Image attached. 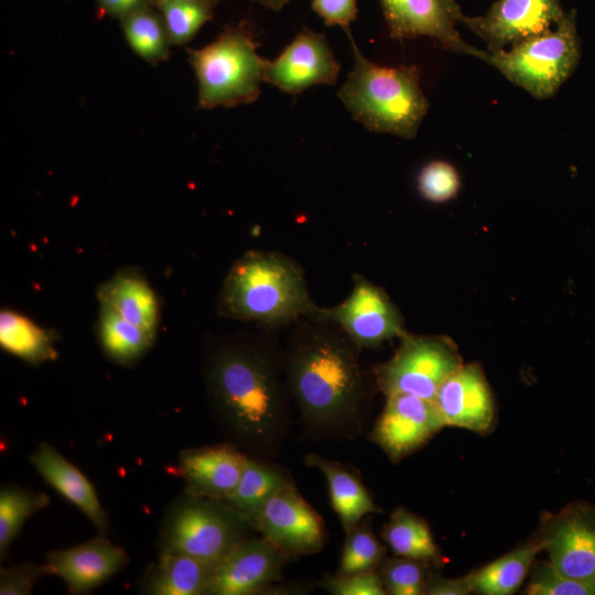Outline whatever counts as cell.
<instances>
[{
	"label": "cell",
	"instance_id": "cb8c5ba5",
	"mask_svg": "<svg viewBox=\"0 0 595 595\" xmlns=\"http://www.w3.org/2000/svg\"><path fill=\"white\" fill-rule=\"evenodd\" d=\"M542 551L540 543L533 538L501 558L474 570L466 575L472 593L482 595H510L524 581Z\"/></svg>",
	"mask_w": 595,
	"mask_h": 595
},
{
	"label": "cell",
	"instance_id": "5bb4252c",
	"mask_svg": "<svg viewBox=\"0 0 595 595\" xmlns=\"http://www.w3.org/2000/svg\"><path fill=\"white\" fill-rule=\"evenodd\" d=\"M444 425L432 400L407 393L386 397L385 408L368 435L392 462L426 443Z\"/></svg>",
	"mask_w": 595,
	"mask_h": 595
},
{
	"label": "cell",
	"instance_id": "484cf974",
	"mask_svg": "<svg viewBox=\"0 0 595 595\" xmlns=\"http://www.w3.org/2000/svg\"><path fill=\"white\" fill-rule=\"evenodd\" d=\"M290 470L273 461L249 457L234 491L224 498L226 506L248 519L288 480Z\"/></svg>",
	"mask_w": 595,
	"mask_h": 595
},
{
	"label": "cell",
	"instance_id": "9a60e30c",
	"mask_svg": "<svg viewBox=\"0 0 595 595\" xmlns=\"http://www.w3.org/2000/svg\"><path fill=\"white\" fill-rule=\"evenodd\" d=\"M290 559L263 537L241 540L215 570L207 595H252L282 578Z\"/></svg>",
	"mask_w": 595,
	"mask_h": 595
},
{
	"label": "cell",
	"instance_id": "ffe728a7",
	"mask_svg": "<svg viewBox=\"0 0 595 595\" xmlns=\"http://www.w3.org/2000/svg\"><path fill=\"white\" fill-rule=\"evenodd\" d=\"M30 462L51 487L89 519L100 534L108 532L109 519L93 484L57 448L43 442Z\"/></svg>",
	"mask_w": 595,
	"mask_h": 595
},
{
	"label": "cell",
	"instance_id": "4fadbf2b",
	"mask_svg": "<svg viewBox=\"0 0 595 595\" xmlns=\"http://www.w3.org/2000/svg\"><path fill=\"white\" fill-rule=\"evenodd\" d=\"M564 17L560 0H497L484 15L464 14L462 23L494 52L542 34Z\"/></svg>",
	"mask_w": 595,
	"mask_h": 595
},
{
	"label": "cell",
	"instance_id": "44dd1931",
	"mask_svg": "<svg viewBox=\"0 0 595 595\" xmlns=\"http://www.w3.org/2000/svg\"><path fill=\"white\" fill-rule=\"evenodd\" d=\"M99 305L107 306L127 321L156 335L160 318L158 296L137 267L118 270L97 288Z\"/></svg>",
	"mask_w": 595,
	"mask_h": 595
},
{
	"label": "cell",
	"instance_id": "ab89813d",
	"mask_svg": "<svg viewBox=\"0 0 595 595\" xmlns=\"http://www.w3.org/2000/svg\"><path fill=\"white\" fill-rule=\"evenodd\" d=\"M95 2L102 14L118 20L153 6V0H95Z\"/></svg>",
	"mask_w": 595,
	"mask_h": 595
},
{
	"label": "cell",
	"instance_id": "e575fe53",
	"mask_svg": "<svg viewBox=\"0 0 595 595\" xmlns=\"http://www.w3.org/2000/svg\"><path fill=\"white\" fill-rule=\"evenodd\" d=\"M459 186L461 180L456 169L444 161L428 163L418 176L420 194L433 203H443L454 198Z\"/></svg>",
	"mask_w": 595,
	"mask_h": 595
},
{
	"label": "cell",
	"instance_id": "8d00e7d4",
	"mask_svg": "<svg viewBox=\"0 0 595 595\" xmlns=\"http://www.w3.org/2000/svg\"><path fill=\"white\" fill-rule=\"evenodd\" d=\"M47 574L45 563L25 562L1 569L0 595H29L36 582Z\"/></svg>",
	"mask_w": 595,
	"mask_h": 595
},
{
	"label": "cell",
	"instance_id": "f35d334b",
	"mask_svg": "<svg viewBox=\"0 0 595 595\" xmlns=\"http://www.w3.org/2000/svg\"><path fill=\"white\" fill-rule=\"evenodd\" d=\"M466 576L461 578H446L436 572H431L428 577L425 594L428 595H467L470 594Z\"/></svg>",
	"mask_w": 595,
	"mask_h": 595
},
{
	"label": "cell",
	"instance_id": "d590c367",
	"mask_svg": "<svg viewBox=\"0 0 595 595\" xmlns=\"http://www.w3.org/2000/svg\"><path fill=\"white\" fill-rule=\"evenodd\" d=\"M320 585L332 595H385L387 594L377 571L326 575Z\"/></svg>",
	"mask_w": 595,
	"mask_h": 595
},
{
	"label": "cell",
	"instance_id": "1f68e13d",
	"mask_svg": "<svg viewBox=\"0 0 595 595\" xmlns=\"http://www.w3.org/2000/svg\"><path fill=\"white\" fill-rule=\"evenodd\" d=\"M154 6L163 18L172 45L190 42L214 14L212 8L185 0H158Z\"/></svg>",
	"mask_w": 595,
	"mask_h": 595
},
{
	"label": "cell",
	"instance_id": "d4e9b609",
	"mask_svg": "<svg viewBox=\"0 0 595 595\" xmlns=\"http://www.w3.org/2000/svg\"><path fill=\"white\" fill-rule=\"evenodd\" d=\"M96 328L105 355L111 361L125 367L137 364L155 340L154 334L104 305H99Z\"/></svg>",
	"mask_w": 595,
	"mask_h": 595
},
{
	"label": "cell",
	"instance_id": "7c38bea8",
	"mask_svg": "<svg viewBox=\"0 0 595 595\" xmlns=\"http://www.w3.org/2000/svg\"><path fill=\"white\" fill-rule=\"evenodd\" d=\"M393 40L429 36L445 50L483 58L485 51L466 43L456 30L464 13L455 0H379Z\"/></svg>",
	"mask_w": 595,
	"mask_h": 595
},
{
	"label": "cell",
	"instance_id": "7402d4cb",
	"mask_svg": "<svg viewBox=\"0 0 595 595\" xmlns=\"http://www.w3.org/2000/svg\"><path fill=\"white\" fill-rule=\"evenodd\" d=\"M304 464L317 468L325 476L332 507L345 532L354 529L366 516L379 512L355 469L314 453L305 455Z\"/></svg>",
	"mask_w": 595,
	"mask_h": 595
},
{
	"label": "cell",
	"instance_id": "e0dca14e",
	"mask_svg": "<svg viewBox=\"0 0 595 595\" xmlns=\"http://www.w3.org/2000/svg\"><path fill=\"white\" fill-rule=\"evenodd\" d=\"M444 425L477 433L488 432L495 419V402L479 365H462L439 387L433 399Z\"/></svg>",
	"mask_w": 595,
	"mask_h": 595
},
{
	"label": "cell",
	"instance_id": "3957f363",
	"mask_svg": "<svg viewBox=\"0 0 595 595\" xmlns=\"http://www.w3.org/2000/svg\"><path fill=\"white\" fill-rule=\"evenodd\" d=\"M217 314L274 331L311 315L304 271L293 258L269 250H248L228 270L217 299Z\"/></svg>",
	"mask_w": 595,
	"mask_h": 595
},
{
	"label": "cell",
	"instance_id": "d6a6232c",
	"mask_svg": "<svg viewBox=\"0 0 595 595\" xmlns=\"http://www.w3.org/2000/svg\"><path fill=\"white\" fill-rule=\"evenodd\" d=\"M429 564L409 558L385 559L379 566V575L387 594L422 595L430 574Z\"/></svg>",
	"mask_w": 595,
	"mask_h": 595
},
{
	"label": "cell",
	"instance_id": "9c48e42d",
	"mask_svg": "<svg viewBox=\"0 0 595 595\" xmlns=\"http://www.w3.org/2000/svg\"><path fill=\"white\" fill-rule=\"evenodd\" d=\"M249 522L252 530L290 560L321 552L327 538L322 517L299 493L293 478L283 484Z\"/></svg>",
	"mask_w": 595,
	"mask_h": 595
},
{
	"label": "cell",
	"instance_id": "603a6c76",
	"mask_svg": "<svg viewBox=\"0 0 595 595\" xmlns=\"http://www.w3.org/2000/svg\"><path fill=\"white\" fill-rule=\"evenodd\" d=\"M218 562L184 554L160 553L140 580L149 595H207Z\"/></svg>",
	"mask_w": 595,
	"mask_h": 595
},
{
	"label": "cell",
	"instance_id": "f546056e",
	"mask_svg": "<svg viewBox=\"0 0 595 595\" xmlns=\"http://www.w3.org/2000/svg\"><path fill=\"white\" fill-rule=\"evenodd\" d=\"M50 504V497L17 485L0 490V555L4 558L24 522Z\"/></svg>",
	"mask_w": 595,
	"mask_h": 595
},
{
	"label": "cell",
	"instance_id": "74e56055",
	"mask_svg": "<svg viewBox=\"0 0 595 595\" xmlns=\"http://www.w3.org/2000/svg\"><path fill=\"white\" fill-rule=\"evenodd\" d=\"M312 8L327 25L342 26L346 32L358 12L356 0H312Z\"/></svg>",
	"mask_w": 595,
	"mask_h": 595
},
{
	"label": "cell",
	"instance_id": "83f0119b",
	"mask_svg": "<svg viewBox=\"0 0 595 595\" xmlns=\"http://www.w3.org/2000/svg\"><path fill=\"white\" fill-rule=\"evenodd\" d=\"M0 345L6 351L31 365L57 357L53 334L11 310L0 313Z\"/></svg>",
	"mask_w": 595,
	"mask_h": 595
},
{
	"label": "cell",
	"instance_id": "b9f144b4",
	"mask_svg": "<svg viewBox=\"0 0 595 595\" xmlns=\"http://www.w3.org/2000/svg\"><path fill=\"white\" fill-rule=\"evenodd\" d=\"M155 1H158V0H153V6H154ZM185 1L199 3V4H203V6H206L208 8L214 9L219 3L220 0H185Z\"/></svg>",
	"mask_w": 595,
	"mask_h": 595
},
{
	"label": "cell",
	"instance_id": "d6986e66",
	"mask_svg": "<svg viewBox=\"0 0 595 595\" xmlns=\"http://www.w3.org/2000/svg\"><path fill=\"white\" fill-rule=\"evenodd\" d=\"M247 458L240 450L225 442L182 451L178 470L186 490L223 500L238 485Z\"/></svg>",
	"mask_w": 595,
	"mask_h": 595
},
{
	"label": "cell",
	"instance_id": "6da1fadb",
	"mask_svg": "<svg viewBox=\"0 0 595 595\" xmlns=\"http://www.w3.org/2000/svg\"><path fill=\"white\" fill-rule=\"evenodd\" d=\"M270 332L207 334L202 347L207 403L226 442L264 461L279 455L293 403L282 348Z\"/></svg>",
	"mask_w": 595,
	"mask_h": 595
},
{
	"label": "cell",
	"instance_id": "8fae6325",
	"mask_svg": "<svg viewBox=\"0 0 595 595\" xmlns=\"http://www.w3.org/2000/svg\"><path fill=\"white\" fill-rule=\"evenodd\" d=\"M562 574L595 585V509L584 502L544 515L534 538Z\"/></svg>",
	"mask_w": 595,
	"mask_h": 595
},
{
	"label": "cell",
	"instance_id": "836d02e7",
	"mask_svg": "<svg viewBox=\"0 0 595 595\" xmlns=\"http://www.w3.org/2000/svg\"><path fill=\"white\" fill-rule=\"evenodd\" d=\"M526 594L595 595V585L560 573L550 562H539L531 567V577Z\"/></svg>",
	"mask_w": 595,
	"mask_h": 595
},
{
	"label": "cell",
	"instance_id": "8992f818",
	"mask_svg": "<svg viewBox=\"0 0 595 595\" xmlns=\"http://www.w3.org/2000/svg\"><path fill=\"white\" fill-rule=\"evenodd\" d=\"M252 527L223 501L186 489L166 509L159 533L160 553H174L219 562Z\"/></svg>",
	"mask_w": 595,
	"mask_h": 595
},
{
	"label": "cell",
	"instance_id": "ac0fdd59",
	"mask_svg": "<svg viewBox=\"0 0 595 595\" xmlns=\"http://www.w3.org/2000/svg\"><path fill=\"white\" fill-rule=\"evenodd\" d=\"M44 563L48 573L61 577L72 594L80 595L122 571L129 555L123 548L100 536L68 549L53 550Z\"/></svg>",
	"mask_w": 595,
	"mask_h": 595
},
{
	"label": "cell",
	"instance_id": "30bf717a",
	"mask_svg": "<svg viewBox=\"0 0 595 595\" xmlns=\"http://www.w3.org/2000/svg\"><path fill=\"white\" fill-rule=\"evenodd\" d=\"M309 316L336 324L360 349L377 348L404 333V321L387 292L359 273L353 274V289L339 304L316 306Z\"/></svg>",
	"mask_w": 595,
	"mask_h": 595
},
{
	"label": "cell",
	"instance_id": "52a82bcc",
	"mask_svg": "<svg viewBox=\"0 0 595 595\" xmlns=\"http://www.w3.org/2000/svg\"><path fill=\"white\" fill-rule=\"evenodd\" d=\"M581 56L574 13L542 34L510 48L485 51L483 61L534 98L554 96L572 75Z\"/></svg>",
	"mask_w": 595,
	"mask_h": 595
},
{
	"label": "cell",
	"instance_id": "f1b7e54d",
	"mask_svg": "<svg viewBox=\"0 0 595 595\" xmlns=\"http://www.w3.org/2000/svg\"><path fill=\"white\" fill-rule=\"evenodd\" d=\"M119 21L127 43L139 57L152 65L170 57L172 44L160 12L148 7Z\"/></svg>",
	"mask_w": 595,
	"mask_h": 595
},
{
	"label": "cell",
	"instance_id": "60d3db41",
	"mask_svg": "<svg viewBox=\"0 0 595 595\" xmlns=\"http://www.w3.org/2000/svg\"><path fill=\"white\" fill-rule=\"evenodd\" d=\"M255 1L275 11L281 10L289 2V0H255Z\"/></svg>",
	"mask_w": 595,
	"mask_h": 595
},
{
	"label": "cell",
	"instance_id": "5b68a950",
	"mask_svg": "<svg viewBox=\"0 0 595 595\" xmlns=\"http://www.w3.org/2000/svg\"><path fill=\"white\" fill-rule=\"evenodd\" d=\"M260 44L246 22L227 25L201 48H186L194 69L201 109L251 104L261 93L268 60L257 53Z\"/></svg>",
	"mask_w": 595,
	"mask_h": 595
},
{
	"label": "cell",
	"instance_id": "2e32d148",
	"mask_svg": "<svg viewBox=\"0 0 595 595\" xmlns=\"http://www.w3.org/2000/svg\"><path fill=\"white\" fill-rule=\"evenodd\" d=\"M339 71L325 35L305 28L275 60H268L264 83L298 95L314 85H334Z\"/></svg>",
	"mask_w": 595,
	"mask_h": 595
},
{
	"label": "cell",
	"instance_id": "ba28073f",
	"mask_svg": "<svg viewBox=\"0 0 595 595\" xmlns=\"http://www.w3.org/2000/svg\"><path fill=\"white\" fill-rule=\"evenodd\" d=\"M462 365L457 347L448 337L405 332L394 355L375 366L372 372L385 397L407 393L433 401L442 382Z\"/></svg>",
	"mask_w": 595,
	"mask_h": 595
},
{
	"label": "cell",
	"instance_id": "277c9868",
	"mask_svg": "<svg viewBox=\"0 0 595 595\" xmlns=\"http://www.w3.org/2000/svg\"><path fill=\"white\" fill-rule=\"evenodd\" d=\"M347 33L355 63L338 97L367 130L414 139L430 108L418 67L375 64Z\"/></svg>",
	"mask_w": 595,
	"mask_h": 595
},
{
	"label": "cell",
	"instance_id": "4dcf8cb0",
	"mask_svg": "<svg viewBox=\"0 0 595 595\" xmlns=\"http://www.w3.org/2000/svg\"><path fill=\"white\" fill-rule=\"evenodd\" d=\"M386 559V548L376 538L367 521L346 532L344 549L336 574L377 571Z\"/></svg>",
	"mask_w": 595,
	"mask_h": 595
},
{
	"label": "cell",
	"instance_id": "7a4b0ae2",
	"mask_svg": "<svg viewBox=\"0 0 595 595\" xmlns=\"http://www.w3.org/2000/svg\"><path fill=\"white\" fill-rule=\"evenodd\" d=\"M292 325L282 349L283 368L303 437L359 440L368 430L378 390L372 370L361 364V349L328 320L303 316Z\"/></svg>",
	"mask_w": 595,
	"mask_h": 595
},
{
	"label": "cell",
	"instance_id": "4316f807",
	"mask_svg": "<svg viewBox=\"0 0 595 595\" xmlns=\"http://www.w3.org/2000/svg\"><path fill=\"white\" fill-rule=\"evenodd\" d=\"M382 537L397 556L441 565L443 555L437 548L429 524L404 507L394 509L383 526Z\"/></svg>",
	"mask_w": 595,
	"mask_h": 595
}]
</instances>
